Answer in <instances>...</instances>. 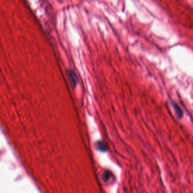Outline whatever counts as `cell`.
I'll return each mask as SVG.
<instances>
[{
    "instance_id": "obj_4",
    "label": "cell",
    "mask_w": 193,
    "mask_h": 193,
    "mask_svg": "<svg viewBox=\"0 0 193 193\" xmlns=\"http://www.w3.org/2000/svg\"><path fill=\"white\" fill-rule=\"evenodd\" d=\"M112 176L113 174L111 171L105 170L102 175V179L105 182L107 183L111 180V178L112 177Z\"/></svg>"
},
{
    "instance_id": "obj_3",
    "label": "cell",
    "mask_w": 193,
    "mask_h": 193,
    "mask_svg": "<svg viewBox=\"0 0 193 193\" xmlns=\"http://www.w3.org/2000/svg\"><path fill=\"white\" fill-rule=\"evenodd\" d=\"M95 147L97 150L101 152H105L108 150V146L104 142L98 140L95 143Z\"/></svg>"
},
{
    "instance_id": "obj_2",
    "label": "cell",
    "mask_w": 193,
    "mask_h": 193,
    "mask_svg": "<svg viewBox=\"0 0 193 193\" xmlns=\"http://www.w3.org/2000/svg\"><path fill=\"white\" fill-rule=\"evenodd\" d=\"M170 104L172 106V108L174 109V111L175 112V115H176L177 117L178 118V120L182 119V118L183 117L184 113H183V111H182V109H181V108L173 101H170Z\"/></svg>"
},
{
    "instance_id": "obj_1",
    "label": "cell",
    "mask_w": 193,
    "mask_h": 193,
    "mask_svg": "<svg viewBox=\"0 0 193 193\" xmlns=\"http://www.w3.org/2000/svg\"><path fill=\"white\" fill-rule=\"evenodd\" d=\"M67 74L70 80L71 85L73 87H75L78 82V79L76 74L73 70H68L67 71Z\"/></svg>"
}]
</instances>
